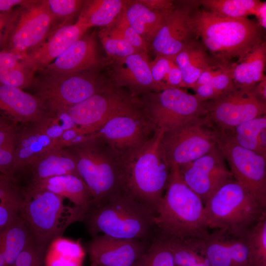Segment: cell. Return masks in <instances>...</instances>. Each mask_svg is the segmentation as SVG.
Segmentation results:
<instances>
[{
    "label": "cell",
    "instance_id": "cell-24",
    "mask_svg": "<svg viewBox=\"0 0 266 266\" xmlns=\"http://www.w3.org/2000/svg\"><path fill=\"white\" fill-rule=\"evenodd\" d=\"M17 129L15 150V170L27 166L44 153L56 147V141L49 137L37 123L26 124Z\"/></svg>",
    "mask_w": 266,
    "mask_h": 266
},
{
    "label": "cell",
    "instance_id": "cell-19",
    "mask_svg": "<svg viewBox=\"0 0 266 266\" xmlns=\"http://www.w3.org/2000/svg\"><path fill=\"white\" fill-rule=\"evenodd\" d=\"M147 53L133 54L114 60L110 71L112 85L127 89L133 97L159 92L152 78Z\"/></svg>",
    "mask_w": 266,
    "mask_h": 266
},
{
    "label": "cell",
    "instance_id": "cell-30",
    "mask_svg": "<svg viewBox=\"0 0 266 266\" xmlns=\"http://www.w3.org/2000/svg\"><path fill=\"white\" fill-rule=\"evenodd\" d=\"M126 0H84L77 20L88 29L111 26L121 14Z\"/></svg>",
    "mask_w": 266,
    "mask_h": 266
},
{
    "label": "cell",
    "instance_id": "cell-49",
    "mask_svg": "<svg viewBox=\"0 0 266 266\" xmlns=\"http://www.w3.org/2000/svg\"><path fill=\"white\" fill-rule=\"evenodd\" d=\"M255 96L262 102L266 103V78L252 88Z\"/></svg>",
    "mask_w": 266,
    "mask_h": 266
},
{
    "label": "cell",
    "instance_id": "cell-18",
    "mask_svg": "<svg viewBox=\"0 0 266 266\" xmlns=\"http://www.w3.org/2000/svg\"><path fill=\"white\" fill-rule=\"evenodd\" d=\"M150 242L97 234L87 243V251L91 263L97 266H132Z\"/></svg>",
    "mask_w": 266,
    "mask_h": 266
},
{
    "label": "cell",
    "instance_id": "cell-56",
    "mask_svg": "<svg viewBox=\"0 0 266 266\" xmlns=\"http://www.w3.org/2000/svg\"><path fill=\"white\" fill-rule=\"evenodd\" d=\"M15 266L13 265V266Z\"/></svg>",
    "mask_w": 266,
    "mask_h": 266
},
{
    "label": "cell",
    "instance_id": "cell-7",
    "mask_svg": "<svg viewBox=\"0 0 266 266\" xmlns=\"http://www.w3.org/2000/svg\"><path fill=\"white\" fill-rule=\"evenodd\" d=\"M97 71L55 74L39 73L32 86L47 113L66 111L109 84Z\"/></svg>",
    "mask_w": 266,
    "mask_h": 266
},
{
    "label": "cell",
    "instance_id": "cell-40",
    "mask_svg": "<svg viewBox=\"0 0 266 266\" xmlns=\"http://www.w3.org/2000/svg\"><path fill=\"white\" fill-rule=\"evenodd\" d=\"M48 245L32 235L27 244L18 256L15 266H42Z\"/></svg>",
    "mask_w": 266,
    "mask_h": 266
},
{
    "label": "cell",
    "instance_id": "cell-16",
    "mask_svg": "<svg viewBox=\"0 0 266 266\" xmlns=\"http://www.w3.org/2000/svg\"><path fill=\"white\" fill-rule=\"evenodd\" d=\"M164 17L159 29L149 45L157 56L173 58L197 39L191 14L198 0L181 1Z\"/></svg>",
    "mask_w": 266,
    "mask_h": 266
},
{
    "label": "cell",
    "instance_id": "cell-9",
    "mask_svg": "<svg viewBox=\"0 0 266 266\" xmlns=\"http://www.w3.org/2000/svg\"><path fill=\"white\" fill-rule=\"evenodd\" d=\"M73 123L87 134L120 116L144 114L139 97L110 83L101 91L66 111Z\"/></svg>",
    "mask_w": 266,
    "mask_h": 266
},
{
    "label": "cell",
    "instance_id": "cell-8",
    "mask_svg": "<svg viewBox=\"0 0 266 266\" xmlns=\"http://www.w3.org/2000/svg\"><path fill=\"white\" fill-rule=\"evenodd\" d=\"M64 198L51 192L27 187L20 213L32 235L49 245L60 237L78 217L73 207L66 206Z\"/></svg>",
    "mask_w": 266,
    "mask_h": 266
},
{
    "label": "cell",
    "instance_id": "cell-10",
    "mask_svg": "<svg viewBox=\"0 0 266 266\" xmlns=\"http://www.w3.org/2000/svg\"><path fill=\"white\" fill-rule=\"evenodd\" d=\"M211 126L216 144L234 179L266 209V159L239 145L227 130Z\"/></svg>",
    "mask_w": 266,
    "mask_h": 266
},
{
    "label": "cell",
    "instance_id": "cell-46",
    "mask_svg": "<svg viewBox=\"0 0 266 266\" xmlns=\"http://www.w3.org/2000/svg\"><path fill=\"white\" fill-rule=\"evenodd\" d=\"M26 66L30 67L23 58L10 52L0 50V72Z\"/></svg>",
    "mask_w": 266,
    "mask_h": 266
},
{
    "label": "cell",
    "instance_id": "cell-13",
    "mask_svg": "<svg viewBox=\"0 0 266 266\" xmlns=\"http://www.w3.org/2000/svg\"><path fill=\"white\" fill-rule=\"evenodd\" d=\"M162 141L169 165L178 166L206 154L216 145L206 115L165 132Z\"/></svg>",
    "mask_w": 266,
    "mask_h": 266
},
{
    "label": "cell",
    "instance_id": "cell-45",
    "mask_svg": "<svg viewBox=\"0 0 266 266\" xmlns=\"http://www.w3.org/2000/svg\"><path fill=\"white\" fill-rule=\"evenodd\" d=\"M20 6L0 13V50L4 47L10 27L19 13Z\"/></svg>",
    "mask_w": 266,
    "mask_h": 266
},
{
    "label": "cell",
    "instance_id": "cell-28",
    "mask_svg": "<svg viewBox=\"0 0 266 266\" xmlns=\"http://www.w3.org/2000/svg\"><path fill=\"white\" fill-rule=\"evenodd\" d=\"M236 236L215 230L201 238L190 241L210 266H234L232 258Z\"/></svg>",
    "mask_w": 266,
    "mask_h": 266
},
{
    "label": "cell",
    "instance_id": "cell-51",
    "mask_svg": "<svg viewBox=\"0 0 266 266\" xmlns=\"http://www.w3.org/2000/svg\"><path fill=\"white\" fill-rule=\"evenodd\" d=\"M256 153L266 159V128L259 134Z\"/></svg>",
    "mask_w": 266,
    "mask_h": 266
},
{
    "label": "cell",
    "instance_id": "cell-27",
    "mask_svg": "<svg viewBox=\"0 0 266 266\" xmlns=\"http://www.w3.org/2000/svg\"><path fill=\"white\" fill-rule=\"evenodd\" d=\"M172 58L181 71L183 88H191L204 70L219 64L210 57L202 44L198 42L197 39Z\"/></svg>",
    "mask_w": 266,
    "mask_h": 266
},
{
    "label": "cell",
    "instance_id": "cell-5",
    "mask_svg": "<svg viewBox=\"0 0 266 266\" xmlns=\"http://www.w3.org/2000/svg\"><path fill=\"white\" fill-rule=\"evenodd\" d=\"M207 228L242 235L266 214L255 198L235 180L219 189L204 204Z\"/></svg>",
    "mask_w": 266,
    "mask_h": 266
},
{
    "label": "cell",
    "instance_id": "cell-33",
    "mask_svg": "<svg viewBox=\"0 0 266 266\" xmlns=\"http://www.w3.org/2000/svg\"><path fill=\"white\" fill-rule=\"evenodd\" d=\"M14 123L0 124V175L14 177L15 150L17 129Z\"/></svg>",
    "mask_w": 266,
    "mask_h": 266
},
{
    "label": "cell",
    "instance_id": "cell-41",
    "mask_svg": "<svg viewBox=\"0 0 266 266\" xmlns=\"http://www.w3.org/2000/svg\"><path fill=\"white\" fill-rule=\"evenodd\" d=\"M111 26L138 52L147 53L149 48V44L128 23L122 12Z\"/></svg>",
    "mask_w": 266,
    "mask_h": 266
},
{
    "label": "cell",
    "instance_id": "cell-38",
    "mask_svg": "<svg viewBox=\"0 0 266 266\" xmlns=\"http://www.w3.org/2000/svg\"><path fill=\"white\" fill-rule=\"evenodd\" d=\"M84 0H45L48 9L55 20V27L72 24L79 15Z\"/></svg>",
    "mask_w": 266,
    "mask_h": 266
},
{
    "label": "cell",
    "instance_id": "cell-42",
    "mask_svg": "<svg viewBox=\"0 0 266 266\" xmlns=\"http://www.w3.org/2000/svg\"><path fill=\"white\" fill-rule=\"evenodd\" d=\"M173 63L172 58L161 56H157L153 61L150 62L151 75L160 92L168 88L166 80Z\"/></svg>",
    "mask_w": 266,
    "mask_h": 266
},
{
    "label": "cell",
    "instance_id": "cell-55",
    "mask_svg": "<svg viewBox=\"0 0 266 266\" xmlns=\"http://www.w3.org/2000/svg\"><path fill=\"white\" fill-rule=\"evenodd\" d=\"M90 266H97L94 263H91Z\"/></svg>",
    "mask_w": 266,
    "mask_h": 266
},
{
    "label": "cell",
    "instance_id": "cell-1",
    "mask_svg": "<svg viewBox=\"0 0 266 266\" xmlns=\"http://www.w3.org/2000/svg\"><path fill=\"white\" fill-rule=\"evenodd\" d=\"M163 130H155L144 144L118 156L121 190L154 214L165 192L170 165L162 143Z\"/></svg>",
    "mask_w": 266,
    "mask_h": 266
},
{
    "label": "cell",
    "instance_id": "cell-34",
    "mask_svg": "<svg viewBox=\"0 0 266 266\" xmlns=\"http://www.w3.org/2000/svg\"><path fill=\"white\" fill-rule=\"evenodd\" d=\"M249 266H266V214L245 233Z\"/></svg>",
    "mask_w": 266,
    "mask_h": 266
},
{
    "label": "cell",
    "instance_id": "cell-36",
    "mask_svg": "<svg viewBox=\"0 0 266 266\" xmlns=\"http://www.w3.org/2000/svg\"><path fill=\"white\" fill-rule=\"evenodd\" d=\"M265 128H266V114L243 122L227 130L239 145L256 152L259 134Z\"/></svg>",
    "mask_w": 266,
    "mask_h": 266
},
{
    "label": "cell",
    "instance_id": "cell-43",
    "mask_svg": "<svg viewBox=\"0 0 266 266\" xmlns=\"http://www.w3.org/2000/svg\"><path fill=\"white\" fill-rule=\"evenodd\" d=\"M91 138L90 134H87L76 126L66 131L56 140V147L68 148Z\"/></svg>",
    "mask_w": 266,
    "mask_h": 266
},
{
    "label": "cell",
    "instance_id": "cell-20",
    "mask_svg": "<svg viewBox=\"0 0 266 266\" xmlns=\"http://www.w3.org/2000/svg\"><path fill=\"white\" fill-rule=\"evenodd\" d=\"M103 64L99 56L94 32L84 34L43 69V74H64L97 71Z\"/></svg>",
    "mask_w": 266,
    "mask_h": 266
},
{
    "label": "cell",
    "instance_id": "cell-6",
    "mask_svg": "<svg viewBox=\"0 0 266 266\" xmlns=\"http://www.w3.org/2000/svg\"><path fill=\"white\" fill-rule=\"evenodd\" d=\"M66 148L73 156L79 176L92 195V206L121 190L118 155L105 141L91 137Z\"/></svg>",
    "mask_w": 266,
    "mask_h": 266
},
{
    "label": "cell",
    "instance_id": "cell-50",
    "mask_svg": "<svg viewBox=\"0 0 266 266\" xmlns=\"http://www.w3.org/2000/svg\"><path fill=\"white\" fill-rule=\"evenodd\" d=\"M27 0H0V13L9 11L24 4Z\"/></svg>",
    "mask_w": 266,
    "mask_h": 266
},
{
    "label": "cell",
    "instance_id": "cell-29",
    "mask_svg": "<svg viewBox=\"0 0 266 266\" xmlns=\"http://www.w3.org/2000/svg\"><path fill=\"white\" fill-rule=\"evenodd\" d=\"M167 14L150 8L141 0H126L122 12L128 23L149 46Z\"/></svg>",
    "mask_w": 266,
    "mask_h": 266
},
{
    "label": "cell",
    "instance_id": "cell-37",
    "mask_svg": "<svg viewBox=\"0 0 266 266\" xmlns=\"http://www.w3.org/2000/svg\"><path fill=\"white\" fill-rule=\"evenodd\" d=\"M99 37L107 55L114 60L139 53L111 26L101 30L99 33Z\"/></svg>",
    "mask_w": 266,
    "mask_h": 266
},
{
    "label": "cell",
    "instance_id": "cell-12",
    "mask_svg": "<svg viewBox=\"0 0 266 266\" xmlns=\"http://www.w3.org/2000/svg\"><path fill=\"white\" fill-rule=\"evenodd\" d=\"M55 26L45 0H27L20 6L3 50L24 59L45 40Z\"/></svg>",
    "mask_w": 266,
    "mask_h": 266
},
{
    "label": "cell",
    "instance_id": "cell-11",
    "mask_svg": "<svg viewBox=\"0 0 266 266\" xmlns=\"http://www.w3.org/2000/svg\"><path fill=\"white\" fill-rule=\"evenodd\" d=\"M139 98L144 115L155 131L166 132L206 115L203 102L181 88H168Z\"/></svg>",
    "mask_w": 266,
    "mask_h": 266
},
{
    "label": "cell",
    "instance_id": "cell-4",
    "mask_svg": "<svg viewBox=\"0 0 266 266\" xmlns=\"http://www.w3.org/2000/svg\"><path fill=\"white\" fill-rule=\"evenodd\" d=\"M154 213L120 190L92 206L84 216L92 236L102 233L127 239L151 241L156 234Z\"/></svg>",
    "mask_w": 266,
    "mask_h": 266
},
{
    "label": "cell",
    "instance_id": "cell-32",
    "mask_svg": "<svg viewBox=\"0 0 266 266\" xmlns=\"http://www.w3.org/2000/svg\"><path fill=\"white\" fill-rule=\"evenodd\" d=\"M199 5L221 16L243 18L255 14L261 1L258 0H201Z\"/></svg>",
    "mask_w": 266,
    "mask_h": 266
},
{
    "label": "cell",
    "instance_id": "cell-22",
    "mask_svg": "<svg viewBox=\"0 0 266 266\" xmlns=\"http://www.w3.org/2000/svg\"><path fill=\"white\" fill-rule=\"evenodd\" d=\"M0 113L6 120L23 124L37 123L47 114L34 95L0 83Z\"/></svg>",
    "mask_w": 266,
    "mask_h": 266
},
{
    "label": "cell",
    "instance_id": "cell-23",
    "mask_svg": "<svg viewBox=\"0 0 266 266\" xmlns=\"http://www.w3.org/2000/svg\"><path fill=\"white\" fill-rule=\"evenodd\" d=\"M28 187L47 190L68 199L73 204L72 207L80 221L93 204V198L89 189L77 176L67 174L52 177L31 182Z\"/></svg>",
    "mask_w": 266,
    "mask_h": 266
},
{
    "label": "cell",
    "instance_id": "cell-52",
    "mask_svg": "<svg viewBox=\"0 0 266 266\" xmlns=\"http://www.w3.org/2000/svg\"><path fill=\"white\" fill-rule=\"evenodd\" d=\"M257 17L258 24L261 28L266 29V2H261L255 14Z\"/></svg>",
    "mask_w": 266,
    "mask_h": 266
},
{
    "label": "cell",
    "instance_id": "cell-48",
    "mask_svg": "<svg viewBox=\"0 0 266 266\" xmlns=\"http://www.w3.org/2000/svg\"><path fill=\"white\" fill-rule=\"evenodd\" d=\"M141 1L150 8L165 14L169 13L176 6L173 1L169 0H141Z\"/></svg>",
    "mask_w": 266,
    "mask_h": 266
},
{
    "label": "cell",
    "instance_id": "cell-3",
    "mask_svg": "<svg viewBox=\"0 0 266 266\" xmlns=\"http://www.w3.org/2000/svg\"><path fill=\"white\" fill-rule=\"evenodd\" d=\"M199 6L191 14L194 31L218 63L230 64L233 59L240 61L263 42L258 23L247 18L221 16Z\"/></svg>",
    "mask_w": 266,
    "mask_h": 266
},
{
    "label": "cell",
    "instance_id": "cell-54",
    "mask_svg": "<svg viewBox=\"0 0 266 266\" xmlns=\"http://www.w3.org/2000/svg\"><path fill=\"white\" fill-rule=\"evenodd\" d=\"M199 266H210V265H209L208 262H206L200 265Z\"/></svg>",
    "mask_w": 266,
    "mask_h": 266
},
{
    "label": "cell",
    "instance_id": "cell-47",
    "mask_svg": "<svg viewBox=\"0 0 266 266\" xmlns=\"http://www.w3.org/2000/svg\"><path fill=\"white\" fill-rule=\"evenodd\" d=\"M166 84L168 88H181L183 87L181 71L174 62L167 74Z\"/></svg>",
    "mask_w": 266,
    "mask_h": 266
},
{
    "label": "cell",
    "instance_id": "cell-17",
    "mask_svg": "<svg viewBox=\"0 0 266 266\" xmlns=\"http://www.w3.org/2000/svg\"><path fill=\"white\" fill-rule=\"evenodd\" d=\"M154 132L144 114L120 116L106 122L91 137L101 138L119 156L144 144Z\"/></svg>",
    "mask_w": 266,
    "mask_h": 266
},
{
    "label": "cell",
    "instance_id": "cell-31",
    "mask_svg": "<svg viewBox=\"0 0 266 266\" xmlns=\"http://www.w3.org/2000/svg\"><path fill=\"white\" fill-rule=\"evenodd\" d=\"M85 252L78 241L62 236L48 245L44 259V266H82Z\"/></svg>",
    "mask_w": 266,
    "mask_h": 266
},
{
    "label": "cell",
    "instance_id": "cell-21",
    "mask_svg": "<svg viewBox=\"0 0 266 266\" xmlns=\"http://www.w3.org/2000/svg\"><path fill=\"white\" fill-rule=\"evenodd\" d=\"M88 30L77 20L74 23L55 27L45 40L23 59L38 72L54 61Z\"/></svg>",
    "mask_w": 266,
    "mask_h": 266
},
{
    "label": "cell",
    "instance_id": "cell-15",
    "mask_svg": "<svg viewBox=\"0 0 266 266\" xmlns=\"http://www.w3.org/2000/svg\"><path fill=\"white\" fill-rule=\"evenodd\" d=\"M217 145L206 154L179 166L184 181L204 204L222 186L234 180Z\"/></svg>",
    "mask_w": 266,
    "mask_h": 266
},
{
    "label": "cell",
    "instance_id": "cell-44",
    "mask_svg": "<svg viewBox=\"0 0 266 266\" xmlns=\"http://www.w3.org/2000/svg\"><path fill=\"white\" fill-rule=\"evenodd\" d=\"M21 206L17 204L0 202V232L8 228L20 214Z\"/></svg>",
    "mask_w": 266,
    "mask_h": 266
},
{
    "label": "cell",
    "instance_id": "cell-53",
    "mask_svg": "<svg viewBox=\"0 0 266 266\" xmlns=\"http://www.w3.org/2000/svg\"><path fill=\"white\" fill-rule=\"evenodd\" d=\"M6 119L2 117L1 115H0V124L6 121H7Z\"/></svg>",
    "mask_w": 266,
    "mask_h": 266
},
{
    "label": "cell",
    "instance_id": "cell-35",
    "mask_svg": "<svg viewBox=\"0 0 266 266\" xmlns=\"http://www.w3.org/2000/svg\"><path fill=\"white\" fill-rule=\"evenodd\" d=\"M132 266H175L167 239L156 234L147 249Z\"/></svg>",
    "mask_w": 266,
    "mask_h": 266
},
{
    "label": "cell",
    "instance_id": "cell-39",
    "mask_svg": "<svg viewBox=\"0 0 266 266\" xmlns=\"http://www.w3.org/2000/svg\"><path fill=\"white\" fill-rule=\"evenodd\" d=\"M37 123L49 137L56 141L66 131L76 126L66 111L47 113Z\"/></svg>",
    "mask_w": 266,
    "mask_h": 266
},
{
    "label": "cell",
    "instance_id": "cell-14",
    "mask_svg": "<svg viewBox=\"0 0 266 266\" xmlns=\"http://www.w3.org/2000/svg\"><path fill=\"white\" fill-rule=\"evenodd\" d=\"M203 104L211 124L225 130L266 114V103L255 96L252 89L234 86L214 99L203 101Z\"/></svg>",
    "mask_w": 266,
    "mask_h": 266
},
{
    "label": "cell",
    "instance_id": "cell-2",
    "mask_svg": "<svg viewBox=\"0 0 266 266\" xmlns=\"http://www.w3.org/2000/svg\"><path fill=\"white\" fill-rule=\"evenodd\" d=\"M156 233L190 241L208 233L204 204L185 183L177 165H170L168 182L154 216Z\"/></svg>",
    "mask_w": 266,
    "mask_h": 266
},
{
    "label": "cell",
    "instance_id": "cell-26",
    "mask_svg": "<svg viewBox=\"0 0 266 266\" xmlns=\"http://www.w3.org/2000/svg\"><path fill=\"white\" fill-rule=\"evenodd\" d=\"M266 45L264 41L256 46L242 60L230 65L234 86L250 89L266 78Z\"/></svg>",
    "mask_w": 266,
    "mask_h": 266
},
{
    "label": "cell",
    "instance_id": "cell-25",
    "mask_svg": "<svg viewBox=\"0 0 266 266\" xmlns=\"http://www.w3.org/2000/svg\"><path fill=\"white\" fill-rule=\"evenodd\" d=\"M27 166L30 168L32 175L31 182L67 174L79 177L75 159L66 148H54L39 156Z\"/></svg>",
    "mask_w": 266,
    "mask_h": 266
}]
</instances>
